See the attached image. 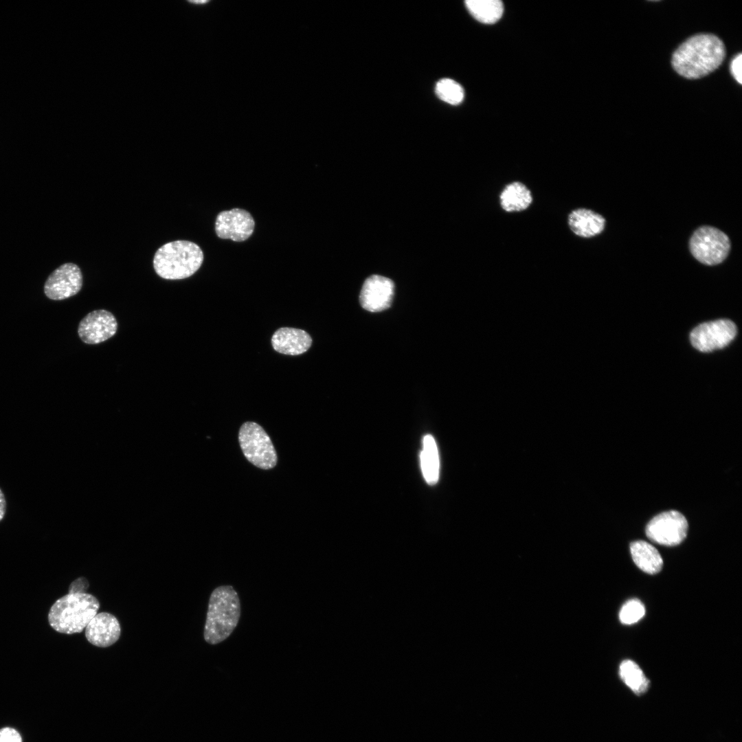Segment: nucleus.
Returning a JSON list of instances; mask_svg holds the SVG:
<instances>
[{
	"label": "nucleus",
	"instance_id": "obj_23",
	"mask_svg": "<svg viewBox=\"0 0 742 742\" xmlns=\"http://www.w3.org/2000/svg\"><path fill=\"white\" fill-rule=\"evenodd\" d=\"M0 742H22L19 732L11 728H4L0 730Z\"/></svg>",
	"mask_w": 742,
	"mask_h": 742
},
{
	"label": "nucleus",
	"instance_id": "obj_16",
	"mask_svg": "<svg viewBox=\"0 0 742 742\" xmlns=\"http://www.w3.org/2000/svg\"><path fill=\"white\" fill-rule=\"evenodd\" d=\"M501 207L506 212H519L528 209L532 202L530 189L522 182L513 181L504 186L499 194Z\"/></svg>",
	"mask_w": 742,
	"mask_h": 742
},
{
	"label": "nucleus",
	"instance_id": "obj_8",
	"mask_svg": "<svg viewBox=\"0 0 742 742\" xmlns=\"http://www.w3.org/2000/svg\"><path fill=\"white\" fill-rule=\"evenodd\" d=\"M737 327L728 319H718L701 324L690 335L694 348L701 352H711L728 345L735 337Z\"/></svg>",
	"mask_w": 742,
	"mask_h": 742
},
{
	"label": "nucleus",
	"instance_id": "obj_20",
	"mask_svg": "<svg viewBox=\"0 0 742 742\" xmlns=\"http://www.w3.org/2000/svg\"><path fill=\"white\" fill-rule=\"evenodd\" d=\"M619 675L625 684L636 695L646 693L649 687V680L642 670L633 661L625 660L619 667Z\"/></svg>",
	"mask_w": 742,
	"mask_h": 742
},
{
	"label": "nucleus",
	"instance_id": "obj_14",
	"mask_svg": "<svg viewBox=\"0 0 742 742\" xmlns=\"http://www.w3.org/2000/svg\"><path fill=\"white\" fill-rule=\"evenodd\" d=\"M312 344L311 336L304 330L283 327L271 337L273 349L281 354L299 355L306 352Z\"/></svg>",
	"mask_w": 742,
	"mask_h": 742
},
{
	"label": "nucleus",
	"instance_id": "obj_19",
	"mask_svg": "<svg viewBox=\"0 0 742 742\" xmlns=\"http://www.w3.org/2000/svg\"><path fill=\"white\" fill-rule=\"evenodd\" d=\"M465 5L477 21L486 24L496 23L504 12L502 2L499 0H467Z\"/></svg>",
	"mask_w": 742,
	"mask_h": 742
},
{
	"label": "nucleus",
	"instance_id": "obj_15",
	"mask_svg": "<svg viewBox=\"0 0 742 742\" xmlns=\"http://www.w3.org/2000/svg\"><path fill=\"white\" fill-rule=\"evenodd\" d=\"M605 222L603 216L586 208L575 209L567 216V224L571 231L583 238L600 234L605 229Z\"/></svg>",
	"mask_w": 742,
	"mask_h": 742
},
{
	"label": "nucleus",
	"instance_id": "obj_6",
	"mask_svg": "<svg viewBox=\"0 0 742 742\" xmlns=\"http://www.w3.org/2000/svg\"><path fill=\"white\" fill-rule=\"evenodd\" d=\"M730 240L723 232L708 225L697 228L689 240L691 254L706 265H716L723 262L730 253Z\"/></svg>",
	"mask_w": 742,
	"mask_h": 742
},
{
	"label": "nucleus",
	"instance_id": "obj_26",
	"mask_svg": "<svg viewBox=\"0 0 742 742\" xmlns=\"http://www.w3.org/2000/svg\"><path fill=\"white\" fill-rule=\"evenodd\" d=\"M7 503L5 495L0 488V522L3 519L6 513Z\"/></svg>",
	"mask_w": 742,
	"mask_h": 742
},
{
	"label": "nucleus",
	"instance_id": "obj_24",
	"mask_svg": "<svg viewBox=\"0 0 742 742\" xmlns=\"http://www.w3.org/2000/svg\"><path fill=\"white\" fill-rule=\"evenodd\" d=\"M742 54L740 53L735 56L730 63V72L734 79L739 83H742Z\"/></svg>",
	"mask_w": 742,
	"mask_h": 742
},
{
	"label": "nucleus",
	"instance_id": "obj_9",
	"mask_svg": "<svg viewBox=\"0 0 742 742\" xmlns=\"http://www.w3.org/2000/svg\"><path fill=\"white\" fill-rule=\"evenodd\" d=\"M82 286V274L74 263H65L48 276L45 285V295L52 300H63L76 295Z\"/></svg>",
	"mask_w": 742,
	"mask_h": 742
},
{
	"label": "nucleus",
	"instance_id": "obj_12",
	"mask_svg": "<svg viewBox=\"0 0 742 742\" xmlns=\"http://www.w3.org/2000/svg\"><path fill=\"white\" fill-rule=\"evenodd\" d=\"M394 284L390 279L373 275L368 278L361 288L359 300L361 306L370 312H379L391 305Z\"/></svg>",
	"mask_w": 742,
	"mask_h": 742
},
{
	"label": "nucleus",
	"instance_id": "obj_10",
	"mask_svg": "<svg viewBox=\"0 0 742 742\" xmlns=\"http://www.w3.org/2000/svg\"><path fill=\"white\" fill-rule=\"evenodd\" d=\"M117 322L110 311L94 310L87 314L80 322L78 334L82 342L95 345L106 341L115 335Z\"/></svg>",
	"mask_w": 742,
	"mask_h": 742
},
{
	"label": "nucleus",
	"instance_id": "obj_2",
	"mask_svg": "<svg viewBox=\"0 0 742 742\" xmlns=\"http://www.w3.org/2000/svg\"><path fill=\"white\" fill-rule=\"evenodd\" d=\"M240 603L237 592L231 585L215 588L210 597L204 627L205 640L210 644L226 640L238 625Z\"/></svg>",
	"mask_w": 742,
	"mask_h": 742
},
{
	"label": "nucleus",
	"instance_id": "obj_13",
	"mask_svg": "<svg viewBox=\"0 0 742 742\" xmlns=\"http://www.w3.org/2000/svg\"><path fill=\"white\" fill-rule=\"evenodd\" d=\"M120 625L115 616L107 613L97 614L85 627L87 640L99 647H109L120 636Z\"/></svg>",
	"mask_w": 742,
	"mask_h": 742
},
{
	"label": "nucleus",
	"instance_id": "obj_17",
	"mask_svg": "<svg viewBox=\"0 0 742 742\" xmlns=\"http://www.w3.org/2000/svg\"><path fill=\"white\" fill-rule=\"evenodd\" d=\"M630 551L635 564L649 574L660 572L663 560L657 550L647 541L638 540L630 544Z\"/></svg>",
	"mask_w": 742,
	"mask_h": 742
},
{
	"label": "nucleus",
	"instance_id": "obj_22",
	"mask_svg": "<svg viewBox=\"0 0 742 742\" xmlns=\"http://www.w3.org/2000/svg\"><path fill=\"white\" fill-rule=\"evenodd\" d=\"M644 614L643 603L636 598L630 599L622 605L619 613V619L624 625H631L640 620Z\"/></svg>",
	"mask_w": 742,
	"mask_h": 742
},
{
	"label": "nucleus",
	"instance_id": "obj_25",
	"mask_svg": "<svg viewBox=\"0 0 742 742\" xmlns=\"http://www.w3.org/2000/svg\"><path fill=\"white\" fill-rule=\"evenodd\" d=\"M88 587V581L85 577H80L70 584L69 593H87Z\"/></svg>",
	"mask_w": 742,
	"mask_h": 742
},
{
	"label": "nucleus",
	"instance_id": "obj_4",
	"mask_svg": "<svg viewBox=\"0 0 742 742\" xmlns=\"http://www.w3.org/2000/svg\"><path fill=\"white\" fill-rule=\"evenodd\" d=\"M99 607V601L90 594L68 593L51 607L48 621L59 633H80L98 614Z\"/></svg>",
	"mask_w": 742,
	"mask_h": 742
},
{
	"label": "nucleus",
	"instance_id": "obj_5",
	"mask_svg": "<svg viewBox=\"0 0 742 742\" xmlns=\"http://www.w3.org/2000/svg\"><path fill=\"white\" fill-rule=\"evenodd\" d=\"M238 442L247 460L256 467L269 470L276 466L278 456L271 438L258 423L246 422L238 431Z\"/></svg>",
	"mask_w": 742,
	"mask_h": 742
},
{
	"label": "nucleus",
	"instance_id": "obj_1",
	"mask_svg": "<svg viewBox=\"0 0 742 742\" xmlns=\"http://www.w3.org/2000/svg\"><path fill=\"white\" fill-rule=\"evenodd\" d=\"M726 56L723 41L709 34L695 35L674 52L671 64L674 70L688 79H698L716 70Z\"/></svg>",
	"mask_w": 742,
	"mask_h": 742
},
{
	"label": "nucleus",
	"instance_id": "obj_7",
	"mask_svg": "<svg viewBox=\"0 0 742 742\" xmlns=\"http://www.w3.org/2000/svg\"><path fill=\"white\" fill-rule=\"evenodd\" d=\"M688 521L677 510L662 512L647 525L646 535L658 544L674 546L681 543L687 535Z\"/></svg>",
	"mask_w": 742,
	"mask_h": 742
},
{
	"label": "nucleus",
	"instance_id": "obj_18",
	"mask_svg": "<svg viewBox=\"0 0 742 742\" xmlns=\"http://www.w3.org/2000/svg\"><path fill=\"white\" fill-rule=\"evenodd\" d=\"M420 464L426 482L429 484H435L439 477L440 462L436 441L429 434L423 438Z\"/></svg>",
	"mask_w": 742,
	"mask_h": 742
},
{
	"label": "nucleus",
	"instance_id": "obj_3",
	"mask_svg": "<svg viewBox=\"0 0 742 742\" xmlns=\"http://www.w3.org/2000/svg\"><path fill=\"white\" fill-rule=\"evenodd\" d=\"M203 253L196 243L179 240L160 247L153 258V267L161 278L170 280L190 277L201 267Z\"/></svg>",
	"mask_w": 742,
	"mask_h": 742
},
{
	"label": "nucleus",
	"instance_id": "obj_11",
	"mask_svg": "<svg viewBox=\"0 0 742 742\" xmlns=\"http://www.w3.org/2000/svg\"><path fill=\"white\" fill-rule=\"evenodd\" d=\"M254 227L255 222L251 214L240 208L221 212L215 222V231L218 238L236 242L248 239L253 234Z\"/></svg>",
	"mask_w": 742,
	"mask_h": 742
},
{
	"label": "nucleus",
	"instance_id": "obj_21",
	"mask_svg": "<svg viewBox=\"0 0 742 742\" xmlns=\"http://www.w3.org/2000/svg\"><path fill=\"white\" fill-rule=\"evenodd\" d=\"M435 91L440 100L450 104H458L464 99V93L462 86L449 78L439 80Z\"/></svg>",
	"mask_w": 742,
	"mask_h": 742
}]
</instances>
